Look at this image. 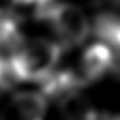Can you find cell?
<instances>
[{"mask_svg":"<svg viewBox=\"0 0 120 120\" xmlns=\"http://www.w3.org/2000/svg\"><path fill=\"white\" fill-rule=\"evenodd\" d=\"M62 47L44 38L23 40L8 58L14 81L41 83L56 70Z\"/></svg>","mask_w":120,"mask_h":120,"instance_id":"cell-1","label":"cell"},{"mask_svg":"<svg viewBox=\"0 0 120 120\" xmlns=\"http://www.w3.org/2000/svg\"><path fill=\"white\" fill-rule=\"evenodd\" d=\"M36 18L49 25L62 48L81 45L92 29L85 12L71 3L50 1L36 8Z\"/></svg>","mask_w":120,"mask_h":120,"instance_id":"cell-2","label":"cell"},{"mask_svg":"<svg viewBox=\"0 0 120 120\" xmlns=\"http://www.w3.org/2000/svg\"><path fill=\"white\" fill-rule=\"evenodd\" d=\"M114 65V52L105 43L92 44L83 52L79 63V75L84 84L99 80Z\"/></svg>","mask_w":120,"mask_h":120,"instance_id":"cell-3","label":"cell"},{"mask_svg":"<svg viewBox=\"0 0 120 120\" xmlns=\"http://www.w3.org/2000/svg\"><path fill=\"white\" fill-rule=\"evenodd\" d=\"M48 110V98L41 92L22 90L12 96L9 114L12 120H44Z\"/></svg>","mask_w":120,"mask_h":120,"instance_id":"cell-4","label":"cell"},{"mask_svg":"<svg viewBox=\"0 0 120 120\" xmlns=\"http://www.w3.org/2000/svg\"><path fill=\"white\" fill-rule=\"evenodd\" d=\"M41 93L47 98L60 102L65 97L80 92L85 84L79 72L74 70H54L44 81L40 83Z\"/></svg>","mask_w":120,"mask_h":120,"instance_id":"cell-5","label":"cell"},{"mask_svg":"<svg viewBox=\"0 0 120 120\" xmlns=\"http://www.w3.org/2000/svg\"><path fill=\"white\" fill-rule=\"evenodd\" d=\"M63 120H98L99 114L81 92H75L58 102Z\"/></svg>","mask_w":120,"mask_h":120,"instance_id":"cell-6","label":"cell"},{"mask_svg":"<svg viewBox=\"0 0 120 120\" xmlns=\"http://www.w3.org/2000/svg\"><path fill=\"white\" fill-rule=\"evenodd\" d=\"M53 0H17L18 4H25V5H34L35 8H39V7H43L45 4L50 3Z\"/></svg>","mask_w":120,"mask_h":120,"instance_id":"cell-7","label":"cell"}]
</instances>
